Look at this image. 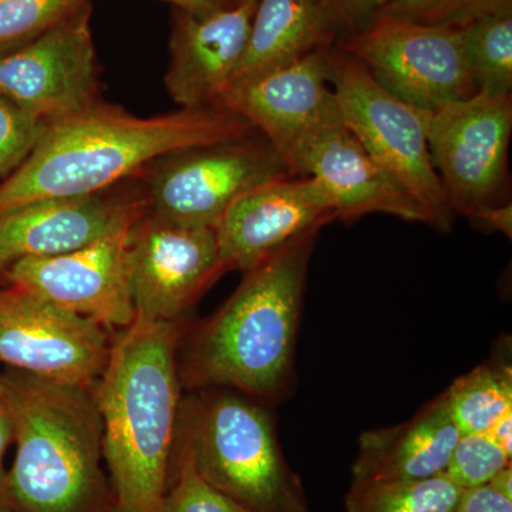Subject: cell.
I'll return each instance as SVG.
<instances>
[{"label":"cell","instance_id":"obj_1","mask_svg":"<svg viewBox=\"0 0 512 512\" xmlns=\"http://www.w3.org/2000/svg\"><path fill=\"white\" fill-rule=\"evenodd\" d=\"M255 133L247 120L218 106L137 117L100 100L46 123L29 157L0 183V215L30 202L110 190L175 151Z\"/></svg>","mask_w":512,"mask_h":512},{"label":"cell","instance_id":"obj_2","mask_svg":"<svg viewBox=\"0 0 512 512\" xmlns=\"http://www.w3.org/2000/svg\"><path fill=\"white\" fill-rule=\"evenodd\" d=\"M187 319V318H185ZM133 323L111 336L93 386L113 512H161L181 404L178 348L187 320Z\"/></svg>","mask_w":512,"mask_h":512},{"label":"cell","instance_id":"obj_3","mask_svg":"<svg viewBox=\"0 0 512 512\" xmlns=\"http://www.w3.org/2000/svg\"><path fill=\"white\" fill-rule=\"evenodd\" d=\"M319 231L308 232L244 272L237 291L178 348L181 387L231 389L274 400L291 377L309 259Z\"/></svg>","mask_w":512,"mask_h":512},{"label":"cell","instance_id":"obj_4","mask_svg":"<svg viewBox=\"0 0 512 512\" xmlns=\"http://www.w3.org/2000/svg\"><path fill=\"white\" fill-rule=\"evenodd\" d=\"M0 397L16 441L0 500L16 512H113L93 387L10 369Z\"/></svg>","mask_w":512,"mask_h":512},{"label":"cell","instance_id":"obj_5","mask_svg":"<svg viewBox=\"0 0 512 512\" xmlns=\"http://www.w3.org/2000/svg\"><path fill=\"white\" fill-rule=\"evenodd\" d=\"M181 399L174 443L208 484L249 512H308L298 474L261 402L231 389Z\"/></svg>","mask_w":512,"mask_h":512},{"label":"cell","instance_id":"obj_6","mask_svg":"<svg viewBox=\"0 0 512 512\" xmlns=\"http://www.w3.org/2000/svg\"><path fill=\"white\" fill-rule=\"evenodd\" d=\"M330 84L350 133L412 195L429 224L450 228L454 212L431 163L426 110L384 90L363 64L339 49H330Z\"/></svg>","mask_w":512,"mask_h":512},{"label":"cell","instance_id":"obj_7","mask_svg":"<svg viewBox=\"0 0 512 512\" xmlns=\"http://www.w3.org/2000/svg\"><path fill=\"white\" fill-rule=\"evenodd\" d=\"M141 174L148 214L185 227L212 229L245 192L293 175L259 133L175 151Z\"/></svg>","mask_w":512,"mask_h":512},{"label":"cell","instance_id":"obj_8","mask_svg":"<svg viewBox=\"0 0 512 512\" xmlns=\"http://www.w3.org/2000/svg\"><path fill=\"white\" fill-rule=\"evenodd\" d=\"M397 99L433 110L477 93L460 29L376 15L338 42Z\"/></svg>","mask_w":512,"mask_h":512},{"label":"cell","instance_id":"obj_9","mask_svg":"<svg viewBox=\"0 0 512 512\" xmlns=\"http://www.w3.org/2000/svg\"><path fill=\"white\" fill-rule=\"evenodd\" d=\"M512 94L477 92L426 110L431 163L454 214L498 204L507 180Z\"/></svg>","mask_w":512,"mask_h":512},{"label":"cell","instance_id":"obj_10","mask_svg":"<svg viewBox=\"0 0 512 512\" xmlns=\"http://www.w3.org/2000/svg\"><path fill=\"white\" fill-rule=\"evenodd\" d=\"M133 323L174 322L227 272L212 228L146 214L127 234Z\"/></svg>","mask_w":512,"mask_h":512},{"label":"cell","instance_id":"obj_11","mask_svg":"<svg viewBox=\"0 0 512 512\" xmlns=\"http://www.w3.org/2000/svg\"><path fill=\"white\" fill-rule=\"evenodd\" d=\"M330 49L231 84L217 103L252 124L298 177L316 138L345 124L330 84Z\"/></svg>","mask_w":512,"mask_h":512},{"label":"cell","instance_id":"obj_12","mask_svg":"<svg viewBox=\"0 0 512 512\" xmlns=\"http://www.w3.org/2000/svg\"><path fill=\"white\" fill-rule=\"evenodd\" d=\"M93 3L28 45L0 56V94L45 123L99 103Z\"/></svg>","mask_w":512,"mask_h":512},{"label":"cell","instance_id":"obj_13","mask_svg":"<svg viewBox=\"0 0 512 512\" xmlns=\"http://www.w3.org/2000/svg\"><path fill=\"white\" fill-rule=\"evenodd\" d=\"M109 330L19 286H0V362L12 369L93 387L109 360Z\"/></svg>","mask_w":512,"mask_h":512},{"label":"cell","instance_id":"obj_14","mask_svg":"<svg viewBox=\"0 0 512 512\" xmlns=\"http://www.w3.org/2000/svg\"><path fill=\"white\" fill-rule=\"evenodd\" d=\"M130 229L89 247L46 258H23L3 272L19 286L63 311L92 320L110 333L134 322L127 264Z\"/></svg>","mask_w":512,"mask_h":512},{"label":"cell","instance_id":"obj_15","mask_svg":"<svg viewBox=\"0 0 512 512\" xmlns=\"http://www.w3.org/2000/svg\"><path fill=\"white\" fill-rule=\"evenodd\" d=\"M336 220L332 198L313 177L276 178L234 201L214 228L225 269L247 272L278 249Z\"/></svg>","mask_w":512,"mask_h":512},{"label":"cell","instance_id":"obj_16","mask_svg":"<svg viewBox=\"0 0 512 512\" xmlns=\"http://www.w3.org/2000/svg\"><path fill=\"white\" fill-rule=\"evenodd\" d=\"M50 198L0 215V275L23 258L69 254L130 229L147 212L138 192Z\"/></svg>","mask_w":512,"mask_h":512},{"label":"cell","instance_id":"obj_17","mask_svg":"<svg viewBox=\"0 0 512 512\" xmlns=\"http://www.w3.org/2000/svg\"><path fill=\"white\" fill-rule=\"evenodd\" d=\"M258 0L207 15L175 10L165 87L181 109L217 106L247 47Z\"/></svg>","mask_w":512,"mask_h":512},{"label":"cell","instance_id":"obj_18","mask_svg":"<svg viewBox=\"0 0 512 512\" xmlns=\"http://www.w3.org/2000/svg\"><path fill=\"white\" fill-rule=\"evenodd\" d=\"M299 175L316 178L326 188L336 220L383 212L429 224L412 195L367 153L345 124L329 128L316 138L303 157Z\"/></svg>","mask_w":512,"mask_h":512},{"label":"cell","instance_id":"obj_19","mask_svg":"<svg viewBox=\"0 0 512 512\" xmlns=\"http://www.w3.org/2000/svg\"><path fill=\"white\" fill-rule=\"evenodd\" d=\"M446 394L397 426L365 431L352 467V483L424 480L444 474L460 439Z\"/></svg>","mask_w":512,"mask_h":512},{"label":"cell","instance_id":"obj_20","mask_svg":"<svg viewBox=\"0 0 512 512\" xmlns=\"http://www.w3.org/2000/svg\"><path fill=\"white\" fill-rule=\"evenodd\" d=\"M335 36L336 25L322 0H258L247 47L231 84L328 49Z\"/></svg>","mask_w":512,"mask_h":512},{"label":"cell","instance_id":"obj_21","mask_svg":"<svg viewBox=\"0 0 512 512\" xmlns=\"http://www.w3.org/2000/svg\"><path fill=\"white\" fill-rule=\"evenodd\" d=\"M460 434H485L512 412V372L507 365L485 363L458 377L444 392Z\"/></svg>","mask_w":512,"mask_h":512},{"label":"cell","instance_id":"obj_22","mask_svg":"<svg viewBox=\"0 0 512 512\" xmlns=\"http://www.w3.org/2000/svg\"><path fill=\"white\" fill-rule=\"evenodd\" d=\"M463 493L446 476L424 480H370L352 483L346 512H456Z\"/></svg>","mask_w":512,"mask_h":512},{"label":"cell","instance_id":"obj_23","mask_svg":"<svg viewBox=\"0 0 512 512\" xmlns=\"http://www.w3.org/2000/svg\"><path fill=\"white\" fill-rule=\"evenodd\" d=\"M458 29L477 92L512 94V9L488 13Z\"/></svg>","mask_w":512,"mask_h":512},{"label":"cell","instance_id":"obj_24","mask_svg":"<svg viewBox=\"0 0 512 512\" xmlns=\"http://www.w3.org/2000/svg\"><path fill=\"white\" fill-rule=\"evenodd\" d=\"M93 0H0V56L28 45Z\"/></svg>","mask_w":512,"mask_h":512},{"label":"cell","instance_id":"obj_25","mask_svg":"<svg viewBox=\"0 0 512 512\" xmlns=\"http://www.w3.org/2000/svg\"><path fill=\"white\" fill-rule=\"evenodd\" d=\"M161 512H249L212 487L195 471L183 447L174 443L170 478Z\"/></svg>","mask_w":512,"mask_h":512},{"label":"cell","instance_id":"obj_26","mask_svg":"<svg viewBox=\"0 0 512 512\" xmlns=\"http://www.w3.org/2000/svg\"><path fill=\"white\" fill-rule=\"evenodd\" d=\"M504 9H512V0H390L376 15L460 28L480 16Z\"/></svg>","mask_w":512,"mask_h":512},{"label":"cell","instance_id":"obj_27","mask_svg":"<svg viewBox=\"0 0 512 512\" xmlns=\"http://www.w3.org/2000/svg\"><path fill=\"white\" fill-rule=\"evenodd\" d=\"M511 457L487 434H461L444 474L461 490L478 487L510 466Z\"/></svg>","mask_w":512,"mask_h":512},{"label":"cell","instance_id":"obj_28","mask_svg":"<svg viewBox=\"0 0 512 512\" xmlns=\"http://www.w3.org/2000/svg\"><path fill=\"white\" fill-rule=\"evenodd\" d=\"M46 123L0 94V178L5 180L29 157Z\"/></svg>","mask_w":512,"mask_h":512},{"label":"cell","instance_id":"obj_29","mask_svg":"<svg viewBox=\"0 0 512 512\" xmlns=\"http://www.w3.org/2000/svg\"><path fill=\"white\" fill-rule=\"evenodd\" d=\"M390 0H322L326 10L338 26L359 30L367 25L373 16Z\"/></svg>","mask_w":512,"mask_h":512},{"label":"cell","instance_id":"obj_30","mask_svg":"<svg viewBox=\"0 0 512 512\" xmlns=\"http://www.w3.org/2000/svg\"><path fill=\"white\" fill-rule=\"evenodd\" d=\"M456 512H512V500L495 491L490 484L478 485L463 490Z\"/></svg>","mask_w":512,"mask_h":512},{"label":"cell","instance_id":"obj_31","mask_svg":"<svg viewBox=\"0 0 512 512\" xmlns=\"http://www.w3.org/2000/svg\"><path fill=\"white\" fill-rule=\"evenodd\" d=\"M471 220L480 222L484 227L493 231L503 232L508 238L512 237V205H491L478 211Z\"/></svg>","mask_w":512,"mask_h":512},{"label":"cell","instance_id":"obj_32","mask_svg":"<svg viewBox=\"0 0 512 512\" xmlns=\"http://www.w3.org/2000/svg\"><path fill=\"white\" fill-rule=\"evenodd\" d=\"M13 441V426L12 419L8 407L0 397V495L3 493V487H5L6 471L3 466L5 461L6 450H8L9 444Z\"/></svg>","mask_w":512,"mask_h":512},{"label":"cell","instance_id":"obj_33","mask_svg":"<svg viewBox=\"0 0 512 512\" xmlns=\"http://www.w3.org/2000/svg\"><path fill=\"white\" fill-rule=\"evenodd\" d=\"M164 2L173 3L178 10L192 13V15H207L234 5V0H164Z\"/></svg>","mask_w":512,"mask_h":512},{"label":"cell","instance_id":"obj_34","mask_svg":"<svg viewBox=\"0 0 512 512\" xmlns=\"http://www.w3.org/2000/svg\"><path fill=\"white\" fill-rule=\"evenodd\" d=\"M488 437L512 456V412L505 413L488 429Z\"/></svg>","mask_w":512,"mask_h":512},{"label":"cell","instance_id":"obj_35","mask_svg":"<svg viewBox=\"0 0 512 512\" xmlns=\"http://www.w3.org/2000/svg\"><path fill=\"white\" fill-rule=\"evenodd\" d=\"M488 484L494 488L498 493L503 494L504 497L510 498L512 500V466L504 467L503 470L498 471L497 474Z\"/></svg>","mask_w":512,"mask_h":512},{"label":"cell","instance_id":"obj_36","mask_svg":"<svg viewBox=\"0 0 512 512\" xmlns=\"http://www.w3.org/2000/svg\"><path fill=\"white\" fill-rule=\"evenodd\" d=\"M0 512H16L10 505L6 504L5 501L0 500Z\"/></svg>","mask_w":512,"mask_h":512},{"label":"cell","instance_id":"obj_37","mask_svg":"<svg viewBox=\"0 0 512 512\" xmlns=\"http://www.w3.org/2000/svg\"><path fill=\"white\" fill-rule=\"evenodd\" d=\"M0 394H2V375H0Z\"/></svg>","mask_w":512,"mask_h":512},{"label":"cell","instance_id":"obj_38","mask_svg":"<svg viewBox=\"0 0 512 512\" xmlns=\"http://www.w3.org/2000/svg\"><path fill=\"white\" fill-rule=\"evenodd\" d=\"M234 2H242V0H234Z\"/></svg>","mask_w":512,"mask_h":512}]
</instances>
